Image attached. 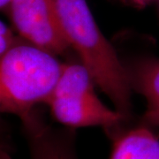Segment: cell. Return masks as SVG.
Returning <instances> with one entry per match:
<instances>
[{"mask_svg": "<svg viewBox=\"0 0 159 159\" xmlns=\"http://www.w3.org/2000/svg\"><path fill=\"white\" fill-rule=\"evenodd\" d=\"M17 38L13 32L6 23L0 22V56L2 57L8 51H10L15 44H17Z\"/></svg>", "mask_w": 159, "mask_h": 159, "instance_id": "obj_8", "label": "cell"}, {"mask_svg": "<svg viewBox=\"0 0 159 159\" xmlns=\"http://www.w3.org/2000/svg\"><path fill=\"white\" fill-rule=\"evenodd\" d=\"M64 36L97 84L128 121L132 115L127 70L96 22L86 0H51Z\"/></svg>", "mask_w": 159, "mask_h": 159, "instance_id": "obj_1", "label": "cell"}, {"mask_svg": "<svg viewBox=\"0 0 159 159\" xmlns=\"http://www.w3.org/2000/svg\"><path fill=\"white\" fill-rule=\"evenodd\" d=\"M125 68L132 89L142 95L147 102L144 125L159 127V57L140 59Z\"/></svg>", "mask_w": 159, "mask_h": 159, "instance_id": "obj_6", "label": "cell"}, {"mask_svg": "<svg viewBox=\"0 0 159 159\" xmlns=\"http://www.w3.org/2000/svg\"><path fill=\"white\" fill-rule=\"evenodd\" d=\"M23 126L31 159H78L73 128H54L39 115Z\"/></svg>", "mask_w": 159, "mask_h": 159, "instance_id": "obj_5", "label": "cell"}, {"mask_svg": "<svg viewBox=\"0 0 159 159\" xmlns=\"http://www.w3.org/2000/svg\"><path fill=\"white\" fill-rule=\"evenodd\" d=\"M111 138L109 159H159V138L148 125L121 129Z\"/></svg>", "mask_w": 159, "mask_h": 159, "instance_id": "obj_7", "label": "cell"}, {"mask_svg": "<svg viewBox=\"0 0 159 159\" xmlns=\"http://www.w3.org/2000/svg\"><path fill=\"white\" fill-rule=\"evenodd\" d=\"M13 0H0V9L3 12L9 13Z\"/></svg>", "mask_w": 159, "mask_h": 159, "instance_id": "obj_9", "label": "cell"}, {"mask_svg": "<svg viewBox=\"0 0 159 159\" xmlns=\"http://www.w3.org/2000/svg\"><path fill=\"white\" fill-rule=\"evenodd\" d=\"M51 113L58 123L69 128L101 126L112 137L126 122L123 115L104 105L97 96L94 85L52 97L47 102Z\"/></svg>", "mask_w": 159, "mask_h": 159, "instance_id": "obj_3", "label": "cell"}, {"mask_svg": "<svg viewBox=\"0 0 159 159\" xmlns=\"http://www.w3.org/2000/svg\"><path fill=\"white\" fill-rule=\"evenodd\" d=\"M64 65L55 55L29 42L18 43L0 60V109L14 114L22 124L47 103L56 89Z\"/></svg>", "mask_w": 159, "mask_h": 159, "instance_id": "obj_2", "label": "cell"}, {"mask_svg": "<svg viewBox=\"0 0 159 159\" xmlns=\"http://www.w3.org/2000/svg\"><path fill=\"white\" fill-rule=\"evenodd\" d=\"M24 39L53 55L68 51L51 0H13L8 13Z\"/></svg>", "mask_w": 159, "mask_h": 159, "instance_id": "obj_4", "label": "cell"}, {"mask_svg": "<svg viewBox=\"0 0 159 159\" xmlns=\"http://www.w3.org/2000/svg\"><path fill=\"white\" fill-rule=\"evenodd\" d=\"M131 1H133L134 3H135L137 5H144L150 0H131Z\"/></svg>", "mask_w": 159, "mask_h": 159, "instance_id": "obj_10", "label": "cell"}]
</instances>
